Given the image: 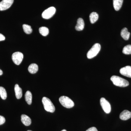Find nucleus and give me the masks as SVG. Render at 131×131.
I'll use <instances>...</instances> for the list:
<instances>
[{
    "mask_svg": "<svg viewBox=\"0 0 131 131\" xmlns=\"http://www.w3.org/2000/svg\"><path fill=\"white\" fill-rule=\"evenodd\" d=\"M110 80L114 85L117 86L126 87L129 85V82L127 80L118 76L113 75Z\"/></svg>",
    "mask_w": 131,
    "mask_h": 131,
    "instance_id": "obj_1",
    "label": "nucleus"
},
{
    "mask_svg": "<svg viewBox=\"0 0 131 131\" xmlns=\"http://www.w3.org/2000/svg\"><path fill=\"white\" fill-rule=\"evenodd\" d=\"M42 102L43 105L45 110L47 112L54 113L55 111L54 105L49 98L43 97L42 99Z\"/></svg>",
    "mask_w": 131,
    "mask_h": 131,
    "instance_id": "obj_2",
    "label": "nucleus"
},
{
    "mask_svg": "<svg viewBox=\"0 0 131 131\" xmlns=\"http://www.w3.org/2000/svg\"><path fill=\"white\" fill-rule=\"evenodd\" d=\"M101 48V45L100 44L98 43L95 44L87 53L88 58L91 59L96 56L100 50Z\"/></svg>",
    "mask_w": 131,
    "mask_h": 131,
    "instance_id": "obj_3",
    "label": "nucleus"
},
{
    "mask_svg": "<svg viewBox=\"0 0 131 131\" xmlns=\"http://www.w3.org/2000/svg\"><path fill=\"white\" fill-rule=\"evenodd\" d=\"M59 101L62 105L67 108H71L74 106L73 101L68 96H61L59 98Z\"/></svg>",
    "mask_w": 131,
    "mask_h": 131,
    "instance_id": "obj_4",
    "label": "nucleus"
},
{
    "mask_svg": "<svg viewBox=\"0 0 131 131\" xmlns=\"http://www.w3.org/2000/svg\"><path fill=\"white\" fill-rule=\"evenodd\" d=\"M24 58V55L20 52H16L13 54L12 59L13 62L16 65H19L21 63Z\"/></svg>",
    "mask_w": 131,
    "mask_h": 131,
    "instance_id": "obj_5",
    "label": "nucleus"
},
{
    "mask_svg": "<svg viewBox=\"0 0 131 131\" xmlns=\"http://www.w3.org/2000/svg\"><path fill=\"white\" fill-rule=\"evenodd\" d=\"M56 9L53 7H51L46 9L42 14V17L44 19H48L51 18L55 14Z\"/></svg>",
    "mask_w": 131,
    "mask_h": 131,
    "instance_id": "obj_6",
    "label": "nucleus"
},
{
    "mask_svg": "<svg viewBox=\"0 0 131 131\" xmlns=\"http://www.w3.org/2000/svg\"><path fill=\"white\" fill-rule=\"evenodd\" d=\"M101 105L103 111L106 114L110 113L111 112V105L109 102L104 98H101L100 99Z\"/></svg>",
    "mask_w": 131,
    "mask_h": 131,
    "instance_id": "obj_7",
    "label": "nucleus"
},
{
    "mask_svg": "<svg viewBox=\"0 0 131 131\" xmlns=\"http://www.w3.org/2000/svg\"><path fill=\"white\" fill-rule=\"evenodd\" d=\"M14 0H3L0 2V11H4L9 8L13 4Z\"/></svg>",
    "mask_w": 131,
    "mask_h": 131,
    "instance_id": "obj_8",
    "label": "nucleus"
},
{
    "mask_svg": "<svg viewBox=\"0 0 131 131\" xmlns=\"http://www.w3.org/2000/svg\"><path fill=\"white\" fill-rule=\"evenodd\" d=\"M119 72L123 75L131 78V66H127L121 68Z\"/></svg>",
    "mask_w": 131,
    "mask_h": 131,
    "instance_id": "obj_9",
    "label": "nucleus"
},
{
    "mask_svg": "<svg viewBox=\"0 0 131 131\" xmlns=\"http://www.w3.org/2000/svg\"><path fill=\"white\" fill-rule=\"evenodd\" d=\"M131 117V112L127 110H124L121 113L119 118L122 120L126 121L129 119Z\"/></svg>",
    "mask_w": 131,
    "mask_h": 131,
    "instance_id": "obj_10",
    "label": "nucleus"
},
{
    "mask_svg": "<svg viewBox=\"0 0 131 131\" xmlns=\"http://www.w3.org/2000/svg\"><path fill=\"white\" fill-rule=\"evenodd\" d=\"M84 20L82 18H79L78 19L77 24L75 28L78 31L82 30L84 29Z\"/></svg>",
    "mask_w": 131,
    "mask_h": 131,
    "instance_id": "obj_11",
    "label": "nucleus"
},
{
    "mask_svg": "<svg viewBox=\"0 0 131 131\" xmlns=\"http://www.w3.org/2000/svg\"><path fill=\"white\" fill-rule=\"evenodd\" d=\"M21 120L22 123L26 126L30 125L31 123V120L30 118L26 115H21Z\"/></svg>",
    "mask_w": 131,
    "mask_h": 131,
    "instance_id": "obj_12",
    "label": "nucleus"
},
{
    "mask_svg": "<svg viewBox=\"0 0 131 131\" xmlns=\"http://www.w3.org/2000/svg\"><path fill=\"white\" fill-rule=\"evenodd\" d=\"M15 96L17 99H19L21 98L22 96V91L21 88L18 84H16L14 88Z\"/></svg>",
    "mask_w": 131,
    "mask_h": 131,
    "instance_id": "obj_13",
    "label": "nucleus"
},
{
    "mask_svg": "<svg viewBox=\"0 0 131 131\" xmlns=\"http://www.w3.org/2000/svg\"><path fill=\"white\" fill-rule=\"evenodd\" d=\"M130 33L128 32L127 28H124L122 29L121 32V35L122 38L125 40H128L130 37Z\"/></svg>",
    "mask_w": 131,
    "mask_h": 131,
    "instance_id": "obj_14",
    "label": "nucleus"
},
{
    "mask_svg": "<svg viewBox=\"0 0 131 131\" xmlns=\"http://www.w3.org/2000/svg\"><path fill=\"white\" fill-rule=\"evenodd\" d=\"M124 0H113V7L116 11H118L121 9L123 4Z\"/></svg>",
    "mask_w": 131,
    "mask_h": 131,
    "instance_id": "obj_15",
    "label": "nucleus"
},
{
    "mask_svg": "<svg viewBox=\"0 0 131 131\" xmlns=\"http://www.w3.org/2000/svg\"><path fill=\"white\" fill-rule=\"evenodd\" d=\"M38 70V66L35 63H32L29 66L28 71L31 74H35Z\"/></svg>",
    "mask_w": 131,
    "mask_h": 131,
    "instance_id": "obj_16",
    "label": "nucleus"
},
{
    "mask_svg": "<svg viewBox=\"0 0 131 131\" xmlns=\"http://www.w3.org/2000/svg\"><path fill=\"white\" fill-rule=\"evenodd\" d=\"M89 18L90 22L91 24H93L98 20L99 16L96 12H93L90 14Z\"/></svg>",
    "mask_w": 131,
    "mask_h": 131,
    "instance_id": "obj_17",
    "label": "nucleus"
},
{
    "mask_svg": "<svg viewBox=\"0 0 131 131\" xmlns=\"http://www.w3.org/2000/svg\"><path fill=\"white\" fill-rule=\"evenodd\" d=\"M25 98L27 104L29 105L31 104L32 102V95L30 91H27L26 92L25 94Z\"/></svg>",
    "mask_w": 131,
    "mask_h": 131,
    "instance_id": "obj_18",
    "label": "nucleus"
},
{
    "mask_svg": "<svg viewBox=\"0 0 131 131\" xmlns=\"http://www.w3.org/2000/svg\"><path fill=\"white\" fill-rule=\"evenodd\" d=\"M39 32L43 36H46L49 33V30L46 27H42L39 29Z\"/></svg>",
    "mask_w": 131,
    "mask_h": 131,
    "instance_id": "obj_19",
    "label": "nucleus"
},
{
    "mask_svg": "<svg viewBox=\"0 0 131 131\" xmlns=\"http://www.w3.org/2000/svg\"><path fill=\"white\" fill-rule=\"evenodd\" d=\"M0 96L3 100H6L7 97L6 91L4 88L0 87Z\"/></svg>",
    "mask_w": 131,
    "mask_h": 131,
    "instance_id": "obj_20",
    "label": "nucleus"
},
{
    "mask_svg": "<svg viewBox=\"0 0 131 131\" xmlns=\"http://www.w3.org/2000/svg\"><path fill=\"white\" fill-rule=\"evenodd\" d=\"M23 28L24 32L27 34H30L32 32V29L30 26L28 25L24 24L23 25Z\"/></svg>",
    "mask_w": 131,
    "mask_h": 131,
    "instance_id": "obj_21",
    "label": "nucleus"
},
{
    "mask_svg": "<svg viewBox=\"0 0 131 131\" xmlns=\"http://www.w3.org/2000/svg\"><path fill=\"white\" fill-rule=\"evenodd\" d=\"M122 52L124 54L126 55H129L131 54V45H127L125 46L123 48Z\"/></svg>",
    "mask_w": 131,
    "mask_h": 131,
    "instance_id": "obj_22",
    "label": "nucleus"
},
{
    "mask_svg": "<svg viewBox=\"0 0 131 131\" xmlns=\"http://www.w3.org/2000/svg\"><path fill=\"white\" fill-rule=\"evenodd\" d=\"M5 121H6V119H5V117L1 116V115H0V125L4 124L5 123Z\"/></svg>",
    "mask_w": 131,
    "mask_h": 131,
    "instance_id": "obj_23",
    "label": "nucleus"
},
{
    "mask_svg": "<svg viewBox=\"0 0 131 131\" xmlns=\"http://www.w3.org/2000/svg\"><path fill=\"white\" fill-rule=\"evenodd\" d=\"M86 131H98L96 127H90L89 129H88Z\"/></svg>",
    "mask_w": 131,
    "mask_h": 131,
    "instance_id": "obj_24",
    "label": "nucleus"
},
{
    "mask_svg": "<svg viewBox=\"0 0 131 131\" xmlns=\"http://www.w3.org/2000/svg\"><path fill=\"white\" fill-rule=\"evenodd\" d=\"M5 39V36L2 35L0 33V41H3Z\"/></svg>",
    "mask_w": 131,
    "mask_h": 131,
    "instance_id": "obj_25",
    "label": "nucleus"
},
{
    "mask_svg": "<svg viewBox=\"0 0 131 131\" xmlns=\"http://www.w3.org/2000/svg\"><path fill=\"white\" fill-rule=\"evenodd\" d=\"M3 71H2L0 69V75H1L3 74Z\"/></svg>",
    "mask_w": 131,
    "mask_h": 131,
    "instance_id": "obj_26",
    "label": "nucleus"
},
{
    "mask_svg": "<svg viewBox=\"0 0 131 131\" xmlns=\"http://www.w3.org/2000/svg\"><path fill=\"white\" fill-rule=\"evenodd\" d=\"M61 131H67L66 130H65V129H64V130H62Z\"/></svg>",
    "mask_w": 131,
    "mask_h": 131,
    "instance_id": "obj_27",
    "label": "nucleus"
},
{
    "mask_svg": "<svg viewBox=\"0 0 131 131\" xmlns=\"http://www.w3.org/2000/svg\"><path fill=\"white\" fill-rule=\"evenodd\" d=\"M27 131H32L30 130H27Z\"/></svg>",
    "mask_w": 131,
    "mask_h": 131,
    "instance_id": "obj_28",
    "label": "nucleus"
}]
</instances>
